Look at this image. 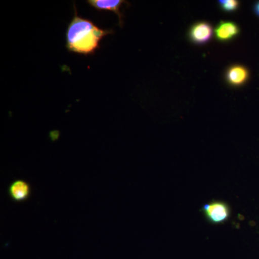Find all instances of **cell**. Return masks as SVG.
<instances>
[{"mask_svg": "<svg viewBox=\"0 0 259 259\" xmlns=\"http://www.w3.org/2000/svg\"><path fill=\"white\" fill-rule=\"evenodd\" d=\"M221 9L226 13H233L239 8L240 3L237 0H221L218 2Z\"/></svg>", "mask_w": 259, "mask_h": 259, "instance_id": "8", "label": "cell"}, {"mask_svg": "<svg viewBox=\"0 0 259 259\" xmlns=\"http://www.w3.org/2000/svg\"><path fill=\"white\" fill-rule=\"evenodd\" d=\"M240 32L239 27L234 22L221 20L214 29V35L218 41L227 42L238 36Z\"/></svg>", "mask_w": 259, "mask_h": 259, "instance_id": "5", "label": "cell"}, {"mask_svg": "<svg viewBox=\"0 0 259 259\" xmlns=\"http://www.w3.org/2000/svg\"><path fill=\"white\" fill-rule=\"evenodd\" d=\"M227 81L233 87H241L248 81L249 71L242 65H233L228 68L226 74Z\"/></svg>", "mask_w": 259, "mask_h": 259, "instance_id": "7", "label": "cell"}, {"mask_svg": "<svg viewBox=\"0 0 259 259\" xmlns=\"http://www.w3.org/2000/svg\"><path fill=\"white\" fill-rule=\"evenodd\" d=\"M253 10H254L255 14L257 16L259 17V2L255 3L254 8H253Z\"/></svg>", "mask_w": 259, "mask_h": 259, "instance_id": "9", "label": "cell"}, {"mask_svg": "<svg viewBox=\"0 0 259 259\" xmlns=\"http://www.w3.org/2000/svg\"><path fill=\"white\" fill-rule=\"evenodd\" d=\"M202 210L207 219L212 223L226 222L230 216L229 207L222 202H212L204 204Z\"/></svg>", "mask_w": 259, "mask_h": 259, "instance_id": "2", "label": "cell"}, {"mask_svg": "<svg viewBox=\"0 0 259 259\" xmlns=\"http://www.w3.org/2000/svg\"><path fill=\"white\" fill-rule=\"evenodd\" d=\"M8 193L13 202L17 203L25 202L31 195V186L26 181L16 180L8 187Z\"/></svg>", "mask_w": 259, "mask_h": 259, "instance_id": "4", "label": "cell"}, {"mask_svg": "<svg viewBox=\"0 0 259 259\" xmlns=\"http://www.w3.org/2000/svg\"><path fill=\"white\" fill-rule=\"evenodd\" d=\"M88 3L97 11L113 12L119 18V25L122 26V15L120 9L122 5L127 3L123 0H88Z\"/></svg>", "mask_w": 259, "mask_h": 259, "instance_id": "6", "label": "cell"}, {"mask_svg": "<svg viewBox=\"0 0 259 259\" xmlns=\"http://www.w3.org/2000/svg\"><path fill=\"white\" fill-rule=\"evenodd\" d=\"M74 10V18L66 30V49L83 56L94 55L103 37L113 33V30L99 28L89 19L79 16L75 5Z\"/></svg>", "mask_w": 259, "mask_h": 259, "instance_id": "1", "label": "cell"}, {"mask_svg": "<svg viewBox=\"0 0 259 259\" xmlns=\"http://www.w3.org/2000/svg\"><path fill=\"white\" fill-rule=\"evenodd\" d=\"M213 28L212 25L205 21L194 24L190 29L189 37L191 41L197 45H204L212 38Z\"/></svg>", "mask_w": 259, "mask_h": 259, "instance_id": "3", "label": "cell"}]
</instances>
